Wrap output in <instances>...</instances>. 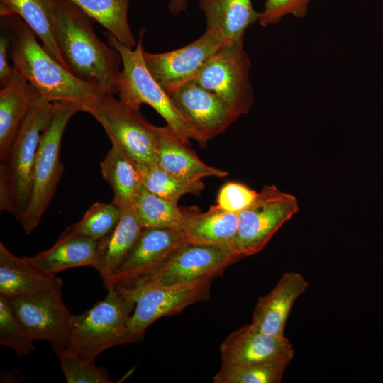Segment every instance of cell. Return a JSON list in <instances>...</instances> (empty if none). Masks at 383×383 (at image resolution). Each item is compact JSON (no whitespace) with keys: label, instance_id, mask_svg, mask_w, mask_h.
I'll return each mask as SVG.
<instances>
[{"label":"cell","instance_id":"d6986e66","mask_svg":"<svg viewBox=\"0 0 383 383\" xmlns=\"http://www.w3.org/2000/svg\"><path fill=\"white\" fill-rule=\"evenodd\" d=\"M204 12L206 32L223 43L243 40L248 27L258 21L260 13L252 0H198Z\"/></svg>","mask_w":383,"mask_h":383},{"label":"cell","instance_id":"d6a6232c","mask_svg":"<svg viewBox=\"0 0 383 383\" xmlns=\"http://www.w3.org/2000/svg\"><path fill=\"white\" fill-rule=\"evenodd\" d=\"M0 343L12 349L18 357L36 349L34 340L15 313L10 301L0 294Z\"/></svg>","mask_w":383,"mask_h":383},{"label":"cell","instance_id":"603a6c76","mask_svg":"<svg viewBox=\"0 0 383 383\" xmlns=\"http://www.w3.org/2000/svg\"><path fill=\"white\" fill-rule=\"evenodd\" d=\"M238 228V214L212 205L204 213H188L179 231L185 243L233 249Z\"/></svg>","mask_w":383,"mask_h":383},{"label":"cell","instance_id":"7a4b0ae2","mask_svg":"<svg viewBox=\"0 0 383 383\" xmlns=\"http://www.w3.org/2000/svg\"><path fill=\"white\" fill-rule=\"evenodd\" d=\"M11 33V56L14 70L40 96L50 102L68 101L80 106L104 94L79 79L41 45L29 26L17 16H8Z\"/></svg>","mask_w":383,"mask_h":383},{"label":"cell","instance_id":"7c38bea8","mask_svg":"<svg viewBox=\"0 0 383 383\" xmlns=\"http://www.w3.org/2000/svg\"><path fill=\"white\" fill-rule=\"evenodd\" d=\"M62 286L32 296L9 299L18 319L34 340L67 346L72 318L61 293Z\"/></svg>","mask_w":383,"mask_h":383},{"label":"cell","instance_id":"8fae6325","mask_svg":"<svg viewBox=\"0 0 383 383\" xmlns=\"http://www.w3.org/2000/svg\"><path fill=\"white\" fill-rule=\"evenodd\" d=\"M213 279H201L190 283L155 285L128 294L135 302V308L128 323L131 343L140 341L148 328L157 320L180 313L186 307L207 301Z\"/></svg>","mask_w":383,"mask_h":383},{"label":"cell","instance_id":"ffe728a7","mask_svg":"<svg viewBox=\"0 0 383 383\" xmlns=\"http://www.w3.org/2000/svg\"><path fill=\"white\" fill-rule=\"evenodd\" d=\"M38 91L14 70L10 82L0 91V160L6 161L16 134L33 103Z\"/></svg>","mask_w":383,"mask_h":383},{"label":"cell","instance_id":"277c9868","mask_svg":"<svg viewBox=\"0 0 383 383\" xmlns=\"http://www.w3.org/2000/svg\"><path fill=\"white\" fill-rule=\"evenodd\" d=\"M54 108V102L41 97L36 99L16 134L7 159L0 165V208L18 220L30 199L35 156Z\"/></svg>","mask_w":383,"mask_h":383},{"label":"cell","instance_id":"484cf974","mask_svg":"<svg viewBox=\"0 0 383 383\" xmlns=\"http://www.w3.org/2000/svg\"><path fill=\"white\" fill-rule=\"evenodd\" d=\"M100 168L113 191L112 202L121 209L133 206L144 187L138 164L112 147L101 162Z\"/></svg>","mask_w":383,"mask_h":383},{"label":"cell","instance_id":"4316f807","mask_svg":"<svg viewBox=\"0 0 383 383\" xmlns=\"http://www.w3.org/2000/svg\"><path fill=\"white\" fill-rule=\"evenodd\" d=\"M130 48L137 45L128 17L131 0H68Z\"/></svg>","mask_w":383,"mask_h":383},{"label":"cell","instance_id":"e0dca14e","mask_svg":"<svg viewBox=\"0 0 383 383\" xmlns=\"http://www.w3.org/2000/svg\"><path fill=\"white\" fill-rule=\"evenodd\" d=\"M308 286V282L300 273L284 272L272 290L258 299L251 323L267 334L284 336L292 308Z\"/></svg>","mask_w":383,"mask_h":383},{"label":"cell","instance_id":"ac0fdd59","mask_svg":"<svg viewBox=\"0 0 383 383\" xmlns=\"http://www.w3.org/2000/svg\"><path fill=\"white\" fill-rule=\"evenodd\" d=\"M62 286L61 278L36 265L30 257L13 255L0 243V294L9 299L32 296Z\"/></svg>","mask_w":383,"mask_h":383},{"label":"cell","instance_id":"d4e9b609","mask_svg":"<svg viewBox=\"0 0 383 383\" xmlns=\"http://www.w3.org/2000/svg\"><path fill=\"white\" fill-rule=\"evenodd\" d=\"M0 16H19L40 40L50 55L67 69L55 36L51 0H0Z\"/></svg>","mask_w":383,"mask_h":383},{"label":"cell","instance_id":"d590c367","mask_svg":"<svg viewBox=\"0 0 383 383\" xmlns=\"http://www.w3.org/2000/svg\"><path fill=\"white\" fill-rule=\"evenodd\" d=\"M0 35V84L1 87L6 86L11 79L14 73L13 66L9 60V50L11 46V33H6L4 28L1 26Z\"/></svg>","mask_w":383,"mask_h":383},{"label":"cell","instance_id":"f1b7e54d","mask_svg":"<svg viewBox=\"0 0 383 383\" xmlns=\"http://www.w3.org/2000/svg\"><path fill=\"white\" fill-rule=\"evenodd\" d=\"M142 182L150 192L174 204L185 194H199L204 189L201 180L191 181L175 176L156 163L138 165Z\"/></svg>","mask_w":383,"mask_h":383},{"label":"cell","instance_id":"cb8c5ba5","mask_svg":"<svg viewBox=\"0 0 383 383\" xmlns=\"http://www.w3.org/2000/svg\"><path fill=\"white\" fill-rule=\"evenodd\" d=\"M97 241L78 235L59 236L50 248L30 257L36 265L56 274L62 270L96 265Z\"/></svg>","mask_w":383,"mask_h":383},{"label":"cell","instance_id":"e575fe53","mask_svg":"<svg viewBox=\"0 0 383 383\" xmlns=\"http://www.w3.org/2000/svg\"><path fill=\"white\" fill-rule=\"evenodd\" d=\"M311 0H266L260 13L259 23L262 26L278 23L287 15L304 18L307 15Z\"/></svg>","mask_w":383,"mask_h":383},{"label":"cell","instance_id":"8992f818","mask_svg":"<svg viewBox=\"0 0 383 383\" xmlns=\"http://www.w3.org/2000/svg\"><path fill=\"white\" fill-rule=\"evenodd\" d=\"M54 103L52 119L42 133L35 156L30 199L18 219L26 234L38 227L55 195L64 172L60 157L62 135L70 118L82 111L72 102Z\"/></svg>","mask_w":383,"mask_h":383},{"label":"cell","instance_id":"30bf717a","mask_svg":"<svg viewBox=\"0 0 383 383\" xmlns=\"http://www.w3.org/2000/svg\"><path fill=\"white\" fill-rule=\"evenodd\" d=\"M243 257L233 249L221 245L184 243L157 271L129 289L132 294L150 286L190 283L214 279ZM120 288V287H119Z\"/></svg>","mask_w":383,"mask_h":383},{"label":"cell","instance_id":"5bb4252c","mask_svg":"<svg viewBox=\"0 0 383 383\" xmlns=\"http://www.w3.org/2000/svg\"><path fill=\"white\" fill-rule=\"evenodd\" d=\"M224 43L205 33L186 46L162 53L143 50L145 65L152 77L170 96L184 84L196 79L204 62Z\"/></svg>","mask_w":383,"mask_h":383},{"label":"cell","instance_id":"ba28073f","mask_svg":"<svg viewBox=\"0 0 383 383\" xmlns=\"http://www.w3.org/2000/svg\"><path fill=\"white\" fill-rule=\"evenodd\" d=\"M299 210L298 200L294 195L274 185H265L254 201L238 213L234 250L243 257L260 252Z\"/></svg>","mask_w":383,"mask_h":383},{"label":"cell","instance_id":"4dcf8cb0","mask_svg":"<svg viewBox=\"0 0 383 383\" xmlns=\"http://www.w3.org/2000/svg\"><path fill=\"white\" fill-rule=\"evenodd\" d=\"M121 209L114 203L95 202L82 218L67 227L60 236L78 235L99 240L116 226Z\"/></svg>","mask_w":383,"mask_h":383},{"label":"cell","instance_id":"8d00e7d4","mask_svg":"<svg viewBox=\"0 0 383 383\" xmlns=\"http://www.w3.org/2000/svg\"><path fill=\"white\" fill-rule=\"evenodd\" d=\"M168 6L174 14H178L184 11L187 7V0H169Z\"/></svg>","mask_w":383,"mask_h":383},{"label":"cell","instance_id":"83f0119b","mask_svg":"<svg viewBox=\"0 0 383 383\" xmlns=\"http://www.w3.org/2000/svg\"><path fill=\"white\" fill-rule=\"evenodd\" d=\"M133 208L143 228L179 229L187 212L174 204L148 191L143 187L134 201Z\"/></svg>","mask_w":383,"mask_h":383},{"label":"cell","instance_id":"836d02e7","mask_svg":"<svg viewBox=\"0 0 383 383\" xmlns=\"http://www.w3.org/2000/svg\"><path fill=\"white\" fill-rule=\"evenodd\" d=\"M257 194L242 183L228 182L220 188L216 205L223 210L238 214L254 201Z\"/></svg>","mask_w":383,"mask_h":383},{"label":"cell","instance_id":"7402d4cb","mask_svg":"<svg viewBox=\"0 0 383 383\" xmlns=\"http://www.w3.org/2000/svg\"><path fill=\"white\" fill-rule=\"evenodd\" d=\"M121 209V216L116 226L97 241L95 269L106 289L113 273L132 249L143 230L133 206Z\"/></svg>","mask_w":383,"mask_h":383},{"label":"cell","instance_id":"9c48e42d","mask_svg":"<svg viewBox=\"0 0 383 383\" xmlns=\"http://www.w3.org/2000/svg\"><path fill=\"white\" fill-rule=\"evenodd\" d=\"M250 69V60L244 50L243 40L228 42L204 62L195 81L242 116L254 104Z\"/></svg>","mask_w":383,"mask_h":383},{"label":"cell","instance_id":"4fadbf2b","mask_svg":"<svg viewBox=\"0 0 383 383\" xmlns=\"http://www.w3.org/2000/svg\"><path fill=\"white\" fill-rule=\"evenodd\" d=\"M179 229L143 228L136 243L111 278L107 289H129L162 267L184 243Z\"/></svg>","mask_w":383,"mask_h":383},{"label":"cell","instance_id":"9a60e30c","mask_svg":"<svg viewBox=\"0 0 383 383\" xmlns=\"http://www.w3.org/2000/svg\"><path fill=\"white\" fill-rule=\"evenodd\" d=\"M171 98L208 140L225 131L240 116L228 103L195 80L180 87Z\"/></svg>","mask_w":383,"mask_h":383},{"label":"cell","instance_id":"6da1fadb","mask_svg":"<svg viewBox=\"0 0 383 383\" xmlns=\"http://www.w3.org/2000/svg\"><path fill=\"white\" fill-rule=\"evenodd\" d=\"M54 32L67 69L104 94H118L121 58L96 34L93 19L68 0H51Z\"/></svg>","mask_w":383,"mask_h":383},{"label":"cell","instance_id":"44dd1931","mask_svg":"<svg viewBox=\"0 0 383 383\" xmlns=\"http://www.w3.org/2000/svg\"><path fill=\"white\" fill-rule=\"evenodd\" d=\"M165 171L180 178L202 180L204 177H224L228 173L202 162L189 145L184 143L167 126L158 128L157 163Z\"/></svg>","mask_w":383,"mask_h":383},{"label":"cell","instance_id":"2e32d148","mask_svg":"<svg viewBox=\"0 0 383 383\" xmlns=\"http://www.w3.org/2000/svg\"><path fill=\"white\" fill-rule=\"evenodd\" d=\"M221 361L250 364L292 360L294 350L285 336L267 334L246 324L231 333L220 345Z\"/></svg>","mask_w":383,"mask_h":383},{"label":"cell","instance_id":"3957f363","mask_svg":"<svg viewBox=\"0 0 383 383\" xmlns=\"http://www.w3.org/2000/svg\"><path fill=\"white\" fill-rule=\"evenodd\" d=\"M141 30L135 48H130L108 33V44L118 51L121 58V72L118 84L119 99L127 106L140 109L145 104L156 111L167 126L185 144L194 140L201 145L208 139L182 114L168 95L149 72L144 62Z\"/></svg>","mask_w":383,"mask_h":383},{"label":"cell","instance_id":"f546056e","mask_svg":"<svg viewBox=\"0 0 383 383\" xmlns=\"http://www.w3.org/2000/svg\"><path fill=\"white\" fill-rule=\"evenodd\" d=\"M291 359L250 363H221L214 383H279Z\"/></svg>","mask_w":383,"mask_h":383},{"label":"cell","instance_id":"1f68e13d","mask_svg":"<svg viewBox=\"0 0 383 383\" xmlns=\"http://www.w3.org/2000/svg\"><path fill=\"white\" fill-rule=\"evenodd\" d=\"M67 383H110L107 370L97 367L93 360L80 357L65 346L52 345Z\"/></svg>","mask_w":383,"mask_h":383},{"label":"cell","instance_id":"52a82bcc","mask_svg":"<svg viewBox=\"0 0 383 383\" xmlns=\"http://www.w3.org/2000/svg\"><path fill=\"white\" fill-rule=\"evenodd\" d=\"M82 111L101 125L112 147L138 165L157 163L159 127L148 123L140 109L127 106L113 94H104L86 104Z\"/></svg>","mask_w":383,"mask_h":383},{"label":"cell","instance_id":"5b68a950","mask_svg":"<svg viewBox=\"0 0 383 383\" xmlns=\"http://www.w3.org/2000/svg\"><path fill=\"white\" fill-rule=\"evenodd\" d=\"M107 291L103 300L73 316L72 334L65 347L80 357L95 360L104 350L131 343L128 323L135 302L116 286Z\"/></svg>","mask_w":383,"mask_h":383}]
</instances>
